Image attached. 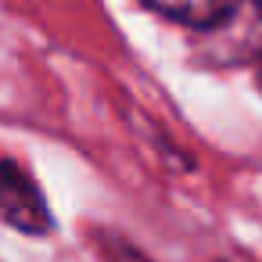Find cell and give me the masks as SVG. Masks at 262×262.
<instances>
[{
    "label": "cell",
    "instance_id": "cell-4",
    "mask_svg": "<svg viewBox=\"0 0 262 262\" xmlns=\"http://www.w3.org/2000/svg\"><path fill=\"white\" fill-rule=\"evenodd\" d=\"M255 4H258V8H262V0H255Z\"/></svg>",
    "mask_w": 262,
    "mask_h": 262
},
{
    "label": "cell",
    "instance_id": "cell-2",
    "mask_svg": "<svg viewBox=\"0 0 262 262\" xmlns=\"http://www.w3.org/2000/svg\"><path fill=\"white\" fill-rule=\"evenodd\" d=\"M140 4L183 26H219L241 8V0H140Z\"/></svg>",
    "mask_w": 262,
    "mask_h": 262
},
{
    "label": "cell",
    "instance_id": "cell-3",
    "mask_svg": "<svg viewBox=\"0 0 262 262\" xmlns=\"http://www.w3.org/2000/svg\"><path fill=\"white\" fill-rule=\"evenodd\" d=\"M97 251H101L104 262H151L140 248H133L119 233H97Z\"/></svg>",
    "mask_w": 262,
    "mask_h": 262
},
{
    "label": "cell",
    "instance_id": "cell-1",
    "mask_svg": "<svg viewBox=\"0 0 262 262\" xmlns=\"http://www.w3.org/2000/svg\"><path fill=\"white\" fill-rule=\"evenodd\" d=\"M0 223L29 237H40L54 226L36 180L18 162H0Z\"/></svg>",
    "mask_w": 262,
    "mask_h": 262
}]
</instances>
